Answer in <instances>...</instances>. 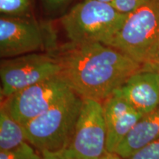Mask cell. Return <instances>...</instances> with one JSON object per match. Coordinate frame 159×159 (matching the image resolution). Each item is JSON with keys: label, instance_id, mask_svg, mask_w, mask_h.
<instances>
[{"label": "cell", "instance_id": "1", "mask_svg": "<svg viewBox=\"0 0 159 159\" xmlns=\"http://www.w3.org/2000/svg\"><path fill=\"white\" fill-rule=\"evenodd\" d=\"M53 55L59 61L61 75L83 99L103 102L143 66L105 43L69 42Z\"/></svg>", "mask_w": 159, "mask_h": 159}, {"label": "cell", "instance_id": "2", "mask_svg": "<svg viewBox=\"0 0 159 159\" xmlns=\"http://www.w3.org/2000/svg\"><path fill=\"white\" fill-rule=\"evenodd\" d=\"M126 16L112 4L81 0L61 17L60 23L69 42L108 44Z\"/></svg>", "mask_w": 159, "mask_h": 159}, {"label": "cell", "instance_id": "3", "mask_svg": "<svg viewBox=\"0 0 159 159\" xmlns=\"http://www.w3.org/2000/svg\"><path fill=\"white\" fill-rule=\"evenodd\" d=\"M83 98L72 92L43 114L24 125L27 142L40 153L68 148Z\"/></svg>", "mask_w": 159, "mask_h": 159}, {"label": "cell", "instance_id": "4", "mask_svg": "<svg viewBox=\"0 0 159 159\" xmlns=\"http://www.w3.org/2000/svg\"><path fill=\"white\" fill-rule=\"evenodd\" d=\"M142 66L152 61L159 50V0H148L127 15L108 44Z\"/></svg>", "mask_w": 159, "mask_h": 159}, {"label": "cell", "instance_id": "5", "mask_svg": "<svg viewBox=\"0 0 159 159\" xmlns=\"http://www.w3.org/2000/svg\"><path fill=\"white\" fill-rule=\"evenodd\" d=\"M56 37L49 25L30 17L0 18V57L10 58L29 53L57 49Z\"/></svg>", "mask_w": 159, "mask_h": 159}, {"label": "cell", "instance_id": "6", "mask_svg": "<svg viewBox=\"0 0 159 159\" xmlns=\"http://www.w3.org/2000/svg\"><path fill=\"white\" fill-rule=\"evenodd\" d=\"M61 66L52 53L33 52L2 58L0 63L2 100L18 91L60 75Z\"/></svg>", "mask_w": 159, "mask_h": 159}, {"label": "cell", "instance_id": "7", "mask_svg": "<svg viewBox=\"0 0 159 159\" xmlns=\"http://www.w3.org/2000/svg\"><path fill=\"white\" fill-rule=\"evenodd\" d=\"M74 92L61 75L51 77L2 100L7 111L25 125Z\"/></svg>", "mask_w": 159, "mask_h": 159}, {"label": "cell", "instance_id": "8", "mask_svg": "<svg viewBox=\"0 0 159 159\" xmlns=\"http://www.w3.org/2000/svg\"><path fill=\"white\" fill-rule=\"evenodd\" d=\"M102 102L83 99L68 150L73 159H99L108 153Z\"/></svg>", "mask_w": 159, "mask_h": 159}, {"label": "cell", "instance_id": "9", "mask_svg": "<svg viewBox=\"0 0 159 159\" xmlns=\"http://www.w3.org/2000/svg\"><path fill=\"white\" fill-rule=\"evenodd\" d=\"M113 94L124 99L143 115L150 114L159 106V72L142 66Z\"/></svg>", "mask_w": 159, "mask_h": 159}, {"label": "cell", "instance_id": "10", "mask_svg": "<svg viewBox=\"0 0 159 159\" xmlns=\"http://www.w3.org/2000/svg\"><path fill=\"white\" fill-rule=\"evenodd\" d=\"M102 103L107 130L106 150L114 152L137 122L144 116L116 95H111Z\"/></svg>", "mask_w": 159, "mask_h": 159}, {"label": "cell", "instance_id": "11", "mask_svg": "<svg viewBox=\"0 0 159 159\" xmlns=\"http://www.w3.org/2000/svg\"><path fill=\"white\" fill-rule=\"evenodd\" d=\"M159 139V106L145 114L117 147L115 153L125 159L145 145Z\"/></svg>", "mask_w": 159, "mask_h": 159}, {"label": "cell", "instance_id": "12", "mask_svg": "<svg viewBox=\"0 0 159 159\" xmlns=\"http://www.w3.org/2000/svg\"><path fill=\"white\" fill-rule=\"evenodd\" d=\"M24 125L11 116L3 105L0 108V151L13 150L27 142Z\"/></svg>", "mask_w": 159, "mask_h": 159}, {"label": "cell", "instance_id": "13", "mask_svg": "<svg viewBox=\"0 0 159 159\" xmlns=\"http://www.w3.org/2000/svg\"><path fill=\"white\" fill-rule=\"evenodd\" d=\"M30 0H0L1 16L30 17Z\"/></svg>", "mask_w": 159, "mask_h": 159}, {"label": "cell", "instance_id": "14", "mask_svg": "<svg viewBox=\"0 0 159 159\" xmlns=\"http://www.w3.org/2000/svg\"><path fill=\"white\" fill-rule=\"evenodd\" d=\"M29 142H25L18 148L0 151V159H41V156Z\"/></svg>", "mask_w": 159, "mask_h": 159}, {"label": "cell", "instance_id": "15", "mask_svg": "<svg viewBox=\"0 0 159 159\" xmlns=\"http://www.w3.org/2000/svg\"><path fill=\"white\" fill-rule=\"evenodd\" d=\"M125 159H159V139L145 145Z\"/></svg>", "mask_w": 159, "mask_h": 159}, {"label": "cell", "instance_id": "16", "mask_svg": "<svg viewBox=\"0 0 159 159\" xmlns=\"http://www.w3.org/2000/svg\"><path fill=\"white\" fill-rule=\"evenodd\" d=\"M148 0H114L112 5L119 12L128 15L136 11Z\"/></svg>", "mask_w": 159, "mask_h": 159}, {"label": "cell", "instance_id": "17", "mask_svg": "<svg viewBox=\"0 0 159 159\" xmlns=\"http://www.w3.org/2000/svg\"><path fill=\"white\" fill-rule=\"evenodd\" d=\"M43 7L49 13H57L63 11L73 0H41Z\"/></svg>", "mask_w": 159, "mask_h": 159}, {"label": "cell", "instance_id": "18", "mask_svg": "<svg viewBox=\"0 0 159 159\" xmlns=\"http://www.w3.org/2000/svg\"><path fill=\"white\" fill-rule=\"evenodd\" d=\"M41 159H73L67 148L54 152L46 151L41 152Z\"/></svg>", "mask_w": 159, "mask_h": 159}, {"label": "cell", "instance_id": "19", "mask_svg": "<svg viewBox=\"0 0 159 159\" xmlns=\"http://www.w3.org/2000/svg\"><path fill=\"white\" fill-rule=\"evenodd\" d=\"M143 68L146 69H150V70L156 71L159 72V50L157 52L156 56L152 59V61L149 63L143 65Z\"/></svg>", "mask_w": 159, "mask_h": 159}, {"label": "cell", "instance_id": "20", "mask_svg": "<svg viewBox=\"0 0 159 159\" xmlns=\"http://www.w3.org/2000/svg\"><path fill=\"white\" fill-rule=\"evenodd\" d=\"M99 159H122L115 152H108Z\"/></svg>", "mask_w": 159, "mask_h": 159}, {"label": "cell", "instance_id": "21", "mask_svg": "<svg viewBox=\"0 0 159 159\" xmlns=\"http://www.w3.org/2000/svg\"><path fill=\"white\" fill-rule=\"evenodd\" d=\"M96 1H99L101 2H105V3H109V4H112L114 0H96Z\"/></svg>", "mask_w": 159, "mask_h": 159}]
</instances>
